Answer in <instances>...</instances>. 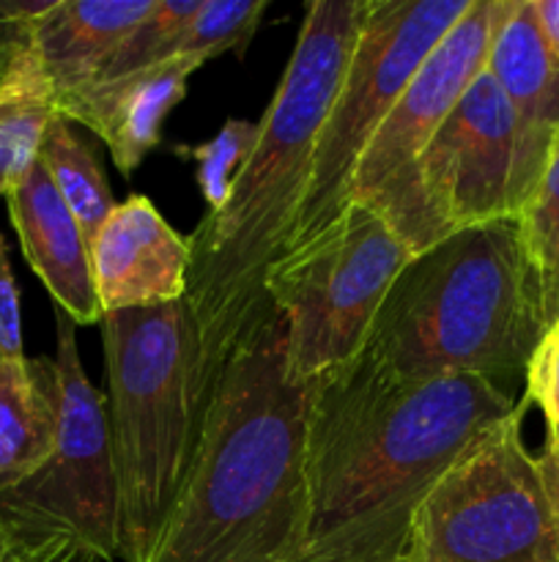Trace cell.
Masks as SVG:
<instances>
[{
	"instance_id": "10",
	"label": "cell",
	"mask_w": 559,
	"mask_h": 562,
	"mask_svg": "<svg viewBox=\"0 0 559 562\" xmlns=\"http://www.w3.org/2000/svg\"><path fill=\"white\" fill-rule=\"evenodd\" d=\"M504 5L507 0H471L469 11L414 71L354 170L349 203L373 209L411 256L442 241L420 192L417 162L466 88L486 71Z\"/></svg>"
},
{
	"instance_id": "20",
	"label": "cell",
	"mask_w": 559,
	"mask_h": 562,
	"mask_svg": "<svg viewBox=\"0 0 559 562\" xmlns=\"http://www.w3.org/2000/svg\"><path fill=\"white\" fill-rule=\"evenodd\" d=\"M201 3L203 0H153L151 11L126 33L124 42L113 49V55L104 60L99 75L88 86L124 80V77L175 58V44Z\"/></svg>"
},
{
	"instance_id": "14",
	"label": "cell",
	"mask_w": 559,
	"mask_h": 562,
	"mask_svg": "<svg viewBox=\"0 0 559 562\" xmlns=\"http://www.w3.org/2000/svg\"><path fill=\"white\" fill-rule=\"evenodd\" d=\"M5 203L22 256L49 291L55 307L75 324L102 322L91 247L42 159H36L25 179L5 195Z\"/></svg>"
},
{
	"instance_id": "24",
	"label": "cell",
	"mask_w": 559,
	"mask_h": 562,
	"mask_svg": "<svg viewBox=\"0 0 559 562\" xmlns=\"http://www.w3.org/2000/svg\"><path fill=\"white\" fill-rule=\"evenodd\" d=\"M524 373L526 404L540 406L548 428H559V318L543 333Z\"/></svg>"
},
{
	"instance_id": "19",
	"label": "cell",
	"mask_w": 559,
	"mask_h": 562,
	"mask_svg": "<svg viewBox=\"0 0 559 562\" xmlns=\"http://www.w3.org/2000/svg\"><path fill=\"white\" fill-rule=\"evenodd\" d=\"M38 159L44 162L55 190L71 209L82 234H85L88 247H91L93 236L99 234V228L107 223L113 209L118 206L96 154L77 135L75 124L55 113V119L47 126V135H44Z\"/></svg>"
},
{
	"instance_id": "26",
	"label": "cell",
	"mask_w": 559,
	"mask_h": 562,
	"mask_svg": "<svg viewBox=\"0 0 559 562\" xmlns=\"http://www.w3.org/2000/svg\"><path fill=\"white\" fill-rule=\"evenodd\" d=\"M0 357L3 360H20V357H25L20 289H16L14 272H11L9 247H5L3 234H0Z\"/></svg>"
},
{
	"instance_id": "22",
	"label": "cell",
	"mask_w": 559,
	"mask_h": 562,
	"mask_svg": "<svg viewBox=\"0 0 559 562\" xmlns=\"http://www.w3.org/2000/svg\"><path fill=\"white\" fill-rule=\"evenodd\" d=\"M263 11L266 0H203L175 44V58L206 64L214 55L241 53L255 36Z\"/></svg>"
},
{
	"instance_id": "29",
	"label": "cell",
	"mask_w": 559,
	"mask_h": 562,
	"mask_svg": "<svg viewBox=\"0 0 559 562\" xmlns=\"http://www.w3.org/2000/svg\"><path fill=\"white\" fill-rule=\"evenodd\" d=\"M11 543H14V530H11V525L3 519V514H0V560L5 558V552L11 549Z\"/></svg>"
},
{
	"instance_id": "1",
	"label": "cell",
	"mask_w": 559,
	"mask_h": 562,
	"mask_svg": "<svg viewBox=\"0 0 559 562\" xmlns=\"http://www.w3.org/2000/svg\"><path fill=\"white\" fill-rule=\"evenodd\" d=\"M513 412L491 379H400L365 355L307 382L294 562H403L433 483Z\"/></svg>"
},
{
	"instance_id": "21",
	"label": "cell",
	"mask_w": 559,
	"mask_h": 562,
	"mask_svg": "<svg viewBox=\"0 0 559 562\" xmlns=\"http://www.w3.org/2000/svg\"><path fill=\"white\" fill-rule=\"evenodd\" d=\"M521 239L540 274L548 324L559 318V132L535 192L518 212Z\"/></svg>"
},
{
	"instance_id": "25",
	"label": "cell",
	"mask_w": 559,
	"mask_h": 562,
	"mask_svg": "<svg viewBox=\"0 0 559 562\" xmlns=\"http://www.w3.org/2000/svg\"><path fill=\"white\" fill-rule=\"evenodd\" d=\"M58 0H0V80L9 66L33 47L36 25Z\"/></svg>"
},
{
	"instance_id": "11",
	"label": "cell",
	"mask_w": 559,
	"mask_h": 562,
	"mask_svg": "<svg viewBox=\"0 0 559 562\" xmlns=\"http://www.w3.org/2000/svg\"><path fill=\"white\" fill-rule=\"evenodd\" d=\"M417 181L438 236L515 217V119L482 71L417 162Z\"/></svg>"
},
{
	"instance_id": "3",
	"label": "cell",
	"mask_w": 559,
	"mask_h": 562,
	"mask_svg": "<svg viewBox=\"0 0 559 562\" xmlns=\"http://www.w3.org/2000/svg\"><path fill=\"white\" fill-rule=\"evenodd\" d=\"M307 382L269 322L225 366L195 461L148 562H294L305 527Z\"/></svg>"
},
{
	"instance_id": "4",
	"label": "cell",
	"mask_w": 559,
	"mask_h": 562,
	"mask_svg": "<svg viewBox=\"0 0 559 562\" xmlns=\"http://www.w3.org/2000/svg\"><path fill=\"white\" fill-rule=\"evenodd\" d=\"M551 327L518 220L471 225L411 258L362 355L400 379H513Z\"/></svg>"
},
{
	"instance_id": "9",
	"label": "cell",
	"mask_w": 559,
	"mask_h": 562,
	"mask_svg": "<svg viewBox=\"0 0 559 562\" xmlns=\"http://www.w3.org/2000/svg\"><path fill=\"white\" fill-rule=\"evenodd\" d=\"M77 324L55 307V368L60 382L58 437L49 459L0 494L11 530L64 536L99 562L121 560V499L107 404L88 379Z\"/></svg>"
},
{
	"instance_id": "27",
	"label": "cell",
	"mask_w": 559,
	"mask_h": 562,
	"mask_svg": "<svg viewBox=\"0 0 559 562\" xmlns=\"http://www.w3.org/2000/svg\"><path fill=\"white\" fill-rule=\"evenodd\" d=\"M548 53L559 60V0H532Z\"/></svg>"
},
{
	"instance_id": "15",
	"label": "cell",
	"mask_w": 559,
	"mask_h": 562,
	"mask_svg": "<svg viewBox=\"0 0 559 562\" xmlns=\"http://www.w3.org/2000/svg\"><path fill=\"white\" fill-rule=\"evenodd\" d=\"M195 58H170L124 80L85 86L55 99V113L96 132L115 168L132 176L157 148L170 110L186 97V80L201 69Z\"/></svg>"
},
{
	"instance_id": "6",
	"label": "cell",
	"mask_w": 559,
	"mask_h": 562,
	"mask_svg": "<svg viewBox=\"0 0 559 562\" xmlns=\"http://www.w3.org/2000/svg\"><path fill=\"white\" fill-rule=\"evenodd\" d=\"M411 258L373 209L349 203L329 228L274 263L266 294L285 327V360L296 382L362 355L378 307Z\"/></svg>"
},
{
	"instance_id": "13",
	"label": "cell",
	"mask_w": 559,
	"mask_h": 562,
	"mask_svg": "<svg viewBox=\"0 0 559 562\" xmlns=\"http://www.w3.org/2000/svg\"><path fill=\"white\" fill-rule=\"evenodd\" d=\"M91 269L102 313L168 305L186 296L190 241L146 195H129L93 236Z\"/></svg>"
},
{
	"instance_id": "23",
	"label": "cell",
	"mask_w": 559,
	"mask_h": 562,
	"mask_svg": "<svg viewBox=\"0 0 559 562\" xmlns=\"http://www.w3.org/2000/svg\"><path fill=\"white\" fill-rule=\"evenodd\" d=\"M255 140L258 124L230 119L225 121V126L212 140L190 151L192 159H195L197 187H201L203 198H206L208 212H217L228 201L230 184H233L236 173H239L241 165L247 162L250 151L255 148Z\"/></svg>"
},
{
	"instance_id": "30",
	"label": "cell",
	"mask_w": 559,
	"mask_h": 562,
	"mask_svg": "<svg viewBox=\"0 0 559 562\" xmlns=\"http://www.w3.org/2000/svg\"><path fill=\"white\" fill-rule=\"evenodd\" d=\"M546 442L551 445V448L557 450V453H559V428H548V434H546Z\"/></svg>"
},
{
	"instance_id": "16",
	"label": "cell",
	"mask_w": 559,
	"mask_h": 562,
	"mask_svg": "<svg viewBox=\"0 0 559 562\" xmlns=\"http://www.w3.org/2000/svg\"><path fill=\"white\" fill-rule=\"evenodd\" d=\"M153 0H58L36 25V53L55 99L85 88Z\"/></svg>"
},
{
	"instance_id": "5",
	"label": "cell",
	"mask_w": 559,
	"mask_h": 562,
	"mask_svg": "<svg viewBox=\"0 0 559 562\" xmlns=\"http://www.w3.org/2000/svg\"><path fill=\"white\" fill-rule=\"evenodd\" d=\"M107 420L121 499V560L148 562L201 442L197 338L186 302L102 316Z\"/></svg>"
},
{
	"instance_id": "8",
	"label": "cell",
	"mask_w": 559,
	"mask_h": 562,
	"mask_svg": "<svg viewBox=\"0 0 559 562\" xmlns=\"http://www.w3.org/2000/svg\"><path fill=\"white\" fill-rule=\"evenodd\" d=\"M469 5L471 0H367L354 53L318 132L310 179L285 252L310 241L343 214L367 143L422 60Z\"/></svg>"
},
{
	"instance_id": "7",
	"label": "cell",
	"mask_w": 559,
	"mask_h": 562,
	"mask_svg": "<svg viewBox=\"0 0 559 562\" xmlns=\"http://www.w3.org/2000/svg\"><path fill=\"white\" fill-rule=\"evenodd\" d=\"M524 406L488 428L433 483L411 519L403 562H559V525Z\"/></svg>"
},
{
	"instance_id": "17",
	"label": "cell",
	"mask_w": 559,
	"mask_h": 562,
	"mask_svg": "<svg viewBox=\"0 0 559 562\" xmlns=\"http://www.w3.org/2000/svg\"><path fill=\"white\" fill-rule=\"evenodd\" d=\"M60 382L55 360L0 357V494L49 459L58 437Z\"/></svg>"
},
{
	"instance_id": "28",
	"label": "cell",
	"mask_w": 559,
	"mask_h": 562,
	"mask_svg": "<svg viewBox=\"0 0 559 562\" xmlns=\"http://www.w3.org/2000/svg\"><path fill=\"white\" fill-rule=\"evenodd\" d=\"M537 467H540L543 483H546L548 499H551L554 516H557V525H559V453L548 442L546 448H543V453L537 456Z\"/></svg>"
},
{
	"instance_id": "18",
	"label": "cell",
	"mask_w": 559,
	"mask_h": 562,
	"mask_svg": "<svg viewBox=\"0 0 559 562\" xmlns=\"http://www.w3.org/2000/svg\"><path fill=\"white\" fill-rule=\"evenodd\" d=\"M53 119L55 91L33 38V47L0 80V198L9 195L36 165Z\"/></svg>"
},
{
	"instance_id": "2",
	"label": "cell",
	"mask_w": 559,
	"mask_h": 562,
	"mask_svg": "<svg viewBox=\"0 0 559 562\" xmlns=\"http://www.w3.org/2000/svg\"><path fill=\"white\" fill-rule=\"evenodd\" d=\"M367 0H312L258 140L190 241L186 311L197 338L201 395L212 401L230 357L277 318L266 278L283 258L310 179L312 151L345 75Z\"/></svg>"
},
{
	"instance_id": "12",
	"label": "cell",
	"mask_w": 559,
	"mask_h": 562,
	"mask_svg": "<svg viewBox=\"0 0 559 562\" xmlns=\"http://www.w3.org/2000/svg\"><path fill=\"white\" fill-rule=\"evenodd\" d=\"M486 71L499 82L515 119V217L535 192L559 132V60L548 53L532 0H507Z\"/></svg>"
}]
</instances>
